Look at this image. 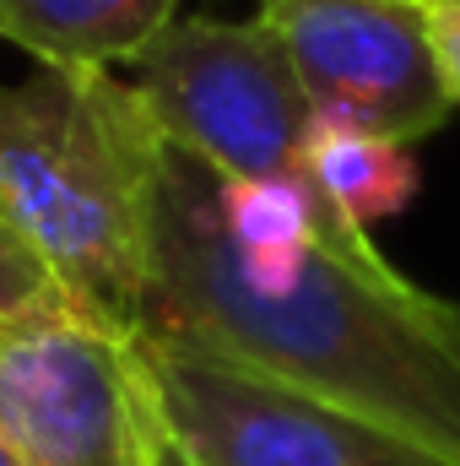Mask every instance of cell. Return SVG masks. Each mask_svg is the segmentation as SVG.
Segmentation results:
<instances>
[{
    "label": "cell",
    "instance_id": "10",
    "mask_svg": "<svg viewBox=\"0 0 460 466\" xmlns=\"http://www.w3.org/2000/svg\"><path fill=\"white\" fill-rule=\"evenodd\" d=\"M423 5V22H428V38H434V60L445 71V87L460 104V0H417Z\"/></svg>",
    "mask_w": 460,
    "mask_h": 466
},
{
    "label": "cell",
    "instance_id": "5",
    "mask_svg": "<svg viewBox=\"0 0 460 466\" xmlns=\"http://www.w3.org/2000/svg\"><path fill=\"white\" fill-rule=\"evenodd\" d=\"M309 109L395 141H423L455 115L417 0H260Z\"/></svg>",
    "mask_w": 460,
    "mask_h": 466
},
{
    "label": "cell",
    "instance_id": "8",
    "mask_svg": "<svg viewBox=\"0 0 460 466\" xmlns=\"http://www.w3.org/2000/svg\"><path fill=\"white\" fill-rule=\"evenodd\" d=\"M298 163H304L309 196L352 233H374V223L406 212V201L423 185L406 141L379 136V130L352 125V119L315 115Z\"/></svg>",
    "mask_w": 460,
    "mask_h": 466
},
{
    "label": "cell",
    "instance_id": "7",
    "mask_svg": "<svg viewBox=\"0 0 460 466\" xmlns=\"http://www.w3.org/2000/svg\"><path fill=\"white\" fill-rule=\"evenodd\" d=\"M168 22L179 0H0V38L55 71L130 66Z\"/></svg>",
    "mask_w": 460,
    "mask_h": 466
},
{
    "label": "cell",
    "instance_id": "4",
    "mask_svg": "<svg viewBox=\"0 0 460 466\" xmlns=\"http://www.w3.org/2000/svg\"><path fill=\"white\" fill-rule=\"evenodd\" d=\"M130 87L152 109L163 141L195 157L212 179L304 185L298 152L315 109L293 76L282 38L260 16L168 22L130 60Z\"/></svg>",
    "mask_w": 460,
    "mask_h": 466
},
{
    "label": "cell",
    "instance_id": "9",
    "mask_svg": "<svg viewBox=\"0 0 460 466\" xmlns=\"http://www.w3.org/2000/svg\"><path fill=\"white\" fill-rule=\"evenodd\" d=\"M55 304H71V293L60 288L55 266L38 255V244L22 233V223L0 201V315H33Z\"/></svg>",
    "mask_w": 460,
    "mask_h": 466
},
{
    "label": "cell",
    "instance_id": "6",
    "mask_svg": "<svg viewBox=\"0 0 460 466\" xmlns=\"http://www.w3.org/2000/svg\"><path fill=\"white\" fill-rule=\"evenodd\" d=\"M179 466H439L423 451L195 348L141 337Z\"/></svg>",
    "mask_w": 460,
    "mask_h": 466
},
{
    "label": "cell",
    "instance_id": "1",
    "mask_svg": "<svg viewBox=\"0 0 460 466\" xmlns=\"http://www.w3.org/2000/svg\"><path fill=\"white\" fill-rule=\"evenodd\" d=\"M141 337H163L460 466V304L379 249L238 255L212 174L179 147L157 179V271Z\"/></svg>",
    "mask_w": 460,
    "mask_h": 466
},
{
    "label": "cell",
    "instance_id": "11",
    "mask_svg": "<svg viewBox=\"0 0 460 466\" xmlns=\"http://www.w3.org/2000/svg\"><path fill=\"white\" fill-rule=\"evenodd\" d=\"M0 466H22V461H16V451H11L5 440H0Z\"/></svg>",
    "mask_w": 460,
    "mask_h": 466
},
{
    "label": "cell",
    "instance_id": "3",
    "mask_svg": "<svg viewBox=\"0 0 460 466\" xmlns=\"http://www.w3.org/2000/svg\"><path fill=\"white\" fill-rule=\"evenodd\" d=\"M0 440L22 466H179L141 331L76 304L0 315Z\"/></svg>",
    "mask_w": 460,
    "mask_h": 466
},
{
    "label": "cell",
    "instance_id": "2",
    "mask_svg": "<svg viewBox=\"0 0 460 466\" xmlns=\"http://www.w3.org/2000/svg\"><path fill=\"white\" fill-rule=\"evenodd\" d=\"M163 130L115 71L0 82V201L93 320L141 331L157 271Z\"/></svg>",
    "mask_w": 460,
    "mask_h": 466
}]
</instances>
